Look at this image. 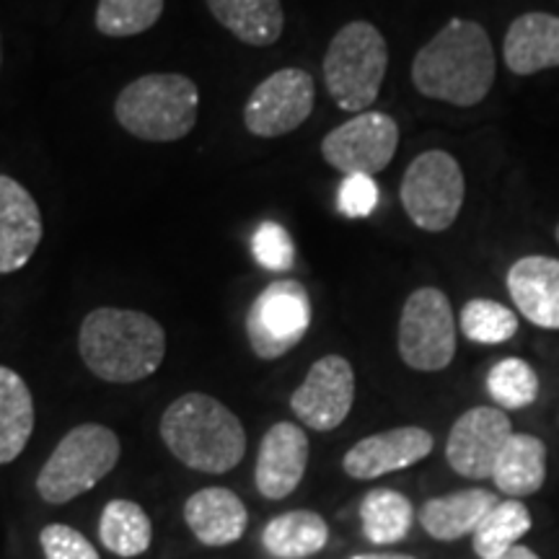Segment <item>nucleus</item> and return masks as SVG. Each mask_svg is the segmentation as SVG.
<instances>
[{
  "label": "nucleus",
  "instance_id": "obj_1",
  "mask_svg": "<svg viewBox=\"0 0 559 559\" xmlns=\"http://www.w3.org/2000/svg\"><path fill=\"white\" fill-rule=\"evenodd\" d=\"M498 79V60L487 29L477 21L451 19L419 47L412 83L423 96L453 107H477Z\"/></svg>",
  "mask_w": 559,
  "mask_h": 559
},
{
  "label": "nucleus",
  "instance_id": "obj_2",
  "mask_svg": "<svg viewBox=\"0 0 559 559\" xmlns=\"http://www.w3.org/2000/svg\"><path fill=\"white\" fill-rule=\"evenodd\" d=\"M79 349L86 368L107 383H138L166 358V332L143 311L102 306L83 319Z\"/></svg>",
  "mask_w": 559,
  "mask_h": 559
},
{
  "label": "nucleus",
  "instance_id": "obj_3",
  "mask_svg": "<svg viewBox=\"0 0 559 559\" xmlns=\"http://www.w3.org/2000/svg\"><path fill=\"white\" fill-rule=\"evenodd\" d=\"M160 438L181 464L202 474H226L247 453L241 419L210 394L190 391L160 417Z\"/></svg>",
  "mask_w": 559,
  "mask_h": 559
},
{
  "label": "nucleus",
  "instance_id": "obj_4",
  "mask_svg": "<svg viewBox=\"0 0 559 559\" xmlns=\"http://www.w3.org/2000/svg\"><path fill=\"white\" fill-rule=\"evenodd\" d=\"M200 91L181 73L140 75L120 91L115 117L132 138L151 143H174L198 124Z\"/></svg>",
  "mask_w": 559,
  "mask_h": 559
},
{
  "label": "nucleus",
  "instance_id": "obj_5",
  "mask_svg": "<svg viewBox=\"0 0 559 559\" xmlns=\"http://www.w3.org/2000/svg\"><path fill=\"white\" fill-rule=\"evenodd\" d=\"M389 68V45L370 21H349L326 47L324 83L342 111H368L379 99Z\"/></svg>",
  "mask_w": 559,
  "mask_h": 559
},
{
  "label": "nucleus",
  "instance_id": "obj_6",
  "mask_svg": "<svg viewBox=\"0 0 559 559\" xmlns=\"http://www.w3.org/2000/svg\"><path fill=\"white\" fill-rule=\"evenodd\" d=\"M120 451V438L107 425H79L62 436L39 469L37 492L50 506H66L99 485L117 466Z\"/></svg>",
  "mask_w": 559,
  "mask_h": 559
},
{
  "label": "nucleus",
  "instance_id": "obj_7",
  "mask_svg": "<svg viewBox=\"0 0 559 559\" xmlns=\"http://www.w3.org/2000/svg\"><path fill=\"white\" fill-rule=\"evenodd\" d=\"M400 198L404 213L428 234L449 230L456 223L466 198L461 164L445 151H425L404 171Z\"/></svg>",
  "mask_w": 559,
  "mask_h": 559
},
{
  "label": "nucleus",
  "instance_id": "obj_8",
  "mask_svg": "<svg viewBox=\"0 0 559 559\" xmlns=\"http://www.w3.org/2000/svg\"><path fill=\"white\" fill-rule=\"evenodd\" d=\"M400 355L404 366L423 373L449 368L456 355V321L440 288H417L404 300L400 317Z\"/></svg>",
  "mask_w": 559,
  "mask_h": 559
},
{
  "label": "nucleus",
  "instance_id": "obj_9",
  "mask_svg": "<svg viewBox=\"0 0 559 559\" xmlns=\"http://www.w3.org/2000/svg\"><path fill=\"white\" fill-rule=\"evenodd\" d=\"M311 326V300L298 280L270 283L247 313V337L257 358L288 355Z\"/></svg>",
  "mask_w": 559,
  "mask_h": 559
},
{
  "label": "nucleus",
  "instance_id": "obj_10",
  "mask_svg": "<svg viewBox=\"0 0 559 559\" xmlns=\"http://www.w3.org/2000/svg\"><path fill=\"white\" fill-rule=\"evenodd\" d=\"M400 148V124L383 111H360L321 140V156L340 174L373 177L386 169Z\"/></svg>",
  "mask_w": 559,
  "mask_h": 559
},
{
  "label": "nucleus",
  "instance_id": "obj_11",
  "mask_svg": "<svg viewBox=\"0 0 559 559\" xmlns=\"http://www.w3.org/2000/svg\"><path fill=\"white\" fill-rule=\"evenodd\" d=\"M317 83L306 70L283 68L251 91L243 124L257 138H283L311 117Z\"/></svg>",
  "mask_w": 559,
  "mask_h": 559
},
{
  "label": "nucleus",
  "instance_id": "obj_12",
  "mask_svg": "<svg viewBox=\"0 0 559 559\" xmlns=\"http://www.w3.org/2000/svg\"><path fill=\"white\" fill-rule=\"evenodd\" d=\"M355 402V370L342 355L313 362L304 383L293 391L290 409L306 428L330 432L345 423Z\"/></svg>",
  "mask_w": 559,
  "mask_h": 559
},
{
  "label": "nucleus",
  "instance_id": "obj_13",
  "mask_svg": "<svg viewBox=\"0 0 559 559\" xmlns=\"http://www.w3.org/2000/svg\"><path fill=\"white\" fill-rule=\"evenodd\" d=\"M510 436L513 425L500 407H474L453 423L445 443V459L461 477L487 479L492 477Z\"/></svg>",
  "mask_w": 559,
  "mask_h": 559
},
{
  "label": "nucleus",
  "instance_id": "obj_14",
  "mask_svg": "<svg viewBox=\"0 0 559 559\" xmlns=\"http://www.w3.org/2000/svg\"><path fill=\"white\" fill-rule=\"evenodd\" d=\"M436 440L425 428L407 425L358 440L342 459V469L353 479H379L383 474L409 469L432 453Z\"/></svg>",
  "mask_w": 559,
  "mask_h": 559
},
{
  "label": "nucleus",
  "instance_id": "obj_15",
  "mask_svg": "<svg viewBox=\"0 0 559 559\" xmlns=\"http://www.w3.org/2000/svg\"><path fill=\"white\" fill-rule=\"evenodd\" d=\"M309 466V436L296 423H277L264 432L257 453L254 485L267 500L296 492Z\"/></svg>",
  "mask_w": 559,
  "mask_h": 559
},
{
  "label": "nucleus",
  "instance_id": "obj_16",
  "mask_svg": "<svg viewBox=\"0 0 559 559\" xmlns=\"http://www.w3.org/2000/svg\"><path fill=\"white\" fill-rule=\"evenodd\" d=\"M41 213L24 185L0 174V275L26 267L39 249Z\"/></svg>",
  "mask_w": 559,
  "mask_h": 559
},
{
  "label": "nucleus",
  "instance_id": "obj_17",
  "mask_svg": "<svg viewBox=\"0 0 559 559\" xmlns=\"http://www.w3.org/2000/svg\"><path fill=\"white\" fill-rule=\"evenodd\" d=\"M508 293L515 309L542 330H559V260L521 257L508 270Z\"/></svg>",
  "mask_w": 559,
  "mask_h": 559
},
{
  "label": "nucleus",
  "instance_id": "obj_18",
  "mask_svg": "<svg viewBox=\"0 0 559 559\" xmlns=\"http://www.w3.org/2000/svg\"><path fill=\"white\" fill-rule=\"evenodd\" d=\"M185 521L205 547H228L247 534L249 510L234 489L205 487L185 502Z\"/></svg>",
  "mask_w": 559,
  "mask_h": 559
},
{
  "label": "nucleus",
  "instance_id": "obj_19",
  "mask_svg": "<svg viewBox=\"0 0 559 559\" xmlns=\"http://www.w3.org/2000/svg\"><path fill=\"white\" fill-rule=\"evenodd\" d=\"M502 58L515 75H536L559 68V16L528 11L515 19L506 32Z\"/></svg>",
  "mask_w": 559,
  "mask_h": 559
},
{
  "label": "nucleus",
  "instance_id": "obj_20",
  "mask_svg": "<svg viewBox=\"0 0 559 559\" xmlns=\"http://www.w3.org/2000/svg\"><path fill=\"white\" fill-rule=\"evenodd\" d=\"M498 506L489 489H461V492L432 498L419 510V523L438 542H459L477 531L481 519Z\"/></svg>",
  "mask_w": 559,
  "mask_h": 559
},
{
  "label": "nucleus",
  "instance_id": "obj_21",
  "mask_svg": "<svg viewBox=\"0 0 559 559\" xmlns=\"http://www.w3.org/2000/svg\"><path fill=\"white\" fill-rule=\"evenodd\" d=\"M495 487L510 495V500H521L536 495L547 479V445L542 438L528 432H513L506 449L498 456L492 472Z\"/></svg>",
  "mask_w": 559,
  "mask_h": 559
},
{
  "label": "nucleus",
  "instance_id": "obj_22",
  "mask_svg": "<svg viewBox=\"0 0 559 559\" xmlns=\"http://www.w3.org/2000/svg\"><path fill=\"white\" fill-rule=\"evenodd\" d=\"M221 26L249 47H270L283 37V3L280 0H205Z\"/></svg>",
  "mask_w": 559,
  "mask_h": 559
},
{
  "label": "nucleus",
  "instance_id": "obj_23",
  "mask_svg": "<svg viewBox=\"0 0 559 559\" xmlns=\"http://www.w3.org/2000/svg\"><path fill=\"white\" fill-rule=\"evenodd\" d=\"M330 542V526L317 510H288L262 528V547L275 559H306Z\"/></svg>",
  "mask_w": 559,
  "mask_h": 559
},
{
  "label": "nucleus",
  "instance_id": "obj_24",
  "mask_svg": "<svg viewBox=\"0 0 559 559\" xmlns=\"http://www.w3.org/2000/svg\"><path fill=\"white\" fill-rule=\"evenodd\" d=\"M34 432V400L16 370L0 366V466L24 453Z\"/></svg>",
  "mask_w": 559,
  "mask_h": 559
},
{
  "label": "nucleus",
  "instance_id": "obj_25",
  "mask_svg": "<svg viewBox=\"0 0 559 559\" xmlns=\"http://www.w3.org/2000/svg\"><path fill=\"white\" fill-rule=\"evenodd\" d=\"M99 539L111 555L132 559L145 555L153 542V523L132 500H109L99 519Z\"/></svg>",
  "mask_w": 559,
  "mask_h": 559
},
{
  "label": "nucleus",
  "instance_id": "obj_26",
  "mask_svg": "<svg viewBox=\"0 0 559 559\" xmlns=\"http://www.w3.org/2000/svg\"><path fill=\"white\" fill-rule=\"evenodd\" d=\"M360 521L366 539L386 547L409 534L415 523V508L396 489H370L360 502Z\"/></svg>",
  "mask_w": 559,
  "mask_h": 559
},
{
  "label": "nucleus",
  "instance_id": "obj_27",
  "mask_svg": "<svg viewBox=\"0 0 559 559\" xmlns=\"http://www.w3.org/2000/svg\"><path fill=\"white\" fill-rule=\"evenodd\" d=\"M531 531V513L521 500H502L481 519L474 531V551L481 559H498L519 547Z\"/></svg>",
  "mask_w": 559,
  "mask_h": 559
},
{
  "label": "nucleus",
  "instance_id": "obj_28",
  "mask_svg": "<svg viewBox=\"0 0 559 559\" xmlns=\"http://www.w3.org/2000/svg\"><path fill=\"white\" fill-rule=\"evenodd\" d=\"M459 326L464 337L477 345H502L519 332V317L498 300L474 298L461 309Z\"/></svg>",
  "mask_w": 559,
  "mask_h": 559
},
{
  "label": "nucleus",
  "instance_id": "obj_29",
  "mask_svg": "<svg viewBox=\"0 0 559 559\" xmlns=\"http://www.w3.org/2000/svg\"><path fill=\"white\" fill-rule=\"evenodd\" d=\"M487 391L500 409H526L539 396V376L526 360L506 358L489 368Z\"/></svg>",
  "mask_w": 559,
  "mask_h": 559
},
{
  "label": "nucleus",
  "instance_id": "obj_30",
  "mask_svg": "<svg viewBox=\"0 0 559 559\" xmlns=\"http://www.w3.org/2000/svg\"><path fill=\"white\" fill-rule=\"evenodd\" d=\"M164 0H99L96 29L104 37H135L158 24Z\"/></svg>",
  "mask_w": 559,
  "mask_h": 559
},
{
  "label": "nucleus",
  "instance_id": "obj_31",
  "mask_svg": "<svg viewBox=\"0 0 559 559\" xmlns=\"http://www.w3.org/2000/svg\"><path fill=\"white\" fill-rule=\"evenodd\" d=\"M251 254L260 267L270 272H288L296 262V247H293L290 234L280 223H262L254 230V239H251Z\"/></svg>",
  "mask_w": 559,
  "mask_h": 559
},
{
  "label": "nucleus",
  "instance_id": "obj_32",
  "mask_svg": "<svg viewBox=\"0 0 559 559\" xmlns=\"http://www.w3.org/2000/svg\"><path fill=\"white\" fill-rule=\"evenodd\" d=\"M39 544L47 559H102L94 544L66 523H50L41 528Z\"/></svg>",
  "mask_w": 559,
  "mask_h": 559
},
{
  "label": "nucleus",
  "instance_id": "obj_33",
  "mask_svg": "<svg viewBox=\"0 0 559 559\" xmlns=\"http://www.w3.org/2000/svg\"><path fill=\"white\" fill-rule=\"evenodd\" d=\"M337 205L340 213L347 215V218H368L376 210V205H379V187H376V181L366 177V174H349V177L342 179L340 185Z\"/></svg>",
  "mask_w": 559,
  "mask_h": 559
},
{
  "label": "nucleus",
  "instance_id": "obj_34",
  "mask_svg": "<svg viewBox=\"0 0 559 559\" xmlns=\"http://www.w3.org/2000/svg\"><path fill=\"white\" fill-rule=\"evenodd\" d=\"M498 559H542L539 555H536V551H531L528 547H513L510 551H506V555L502 557H498Z\"/></svg>",
  "mask_w": 559,
  "mask_h": 559
},
{
  "label": "nucleus",
  "instance_id": "obj_35",
  "mask_svg": "<svg viewBox=\"0 0 559 559\" xmlns=\"http://www.w3.org/2000/svg\"><path fill=\"white\" fill-rule=\"evenodd\" d=\"M349 559H415V557H409V555H355Z\"/></svg>",
  "mask_w": 559,
  "mask_h": 559
},
{
  "label": "nucleus",
  "instance_id": "obj_36",
  "mask_svg": "<svg viewBox=\"0 0 559 559\" xmlns=\"http://www.w3.org/2000/svg\"><path fill=\"white\" fill-rule=\"evenodd\" d=\"M555 236H557V241H559V223H557V230H555Z\"/></svg>",
  "mask_w": 559,
  "mask_h": 559
},
{
  "label": "nucleus",
  "instance_id": "obj_37",
  "mask_svg": "<svg viewBox=\"0 0 559 559\" xmlns=\"http://www.w3.org/2000/svg\"><path fill=\"white\" fill-rule=\"evenodd\" d=\"M0 60H3V47H0Z\"/></svg>",
  "mask_w": 559,
  "mask_h": 559
}]
</instances>
